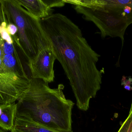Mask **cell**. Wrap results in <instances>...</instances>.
Here are the masks:
<instances>
[{
  "label": "cell",
  "instance_id": "6da1fadb",
  "mask_svg": "<svg viewBox=\"0 0 132 132\" xmlns=\"http://www.w3.org/2000/svg\"><path fill=\"white\" fill-rule=\"evenodd\" d=\"M39 21L69 80L77 106L87 111L90 100L101 89L102 73L97 66L100 55L67 16L55 13Z\"/></svg>",
  "mask_w": 132,
  "mask_h": 132
},
{
  "label": "cell",
  "instance_id": "7a4b0ae2",
  "mask_svg": "<svg viewBox=\"0 0 132 132\" xmlns=\"http://www.w3.org/2000/svg\"><path fill=\"white\" fill-rule=\"evenodd\" d=\"M59 84L50 87L42 79L32 78L29 86L18 100L16 117L55 131H72V110L74 103L66 99Z\"/></svg>",
  "mask_w": 132,
  "mask_h": 132
},
{
  "label": "cell",
  "instance_id": "3957f363",
  "mask_svg": "<svg viewBox=\"0 0 132 132\" xmlns=\"http://www.w3.org/2000/svg\"><path fill=\"white\" fill-rule=\"evenodd\" d=\"M0 2L8 19L17 27L19 46L29 65L41 50L51 46L50 42L39 21L16 0H0Z\"/></svg>",
  "mask_w": 132,
  "mask_h": 132
},
{
  "label": "cell",
  "instance_id": "277c9868",
  "mask_svg": "<svg viewBox=\"0 0 132 132\" xmlns=\"http://www.w3.org/2000/svg\"><path fill=\"white\" fill-rule=\"evenodd\" d=\"M29 81L19 80L8 72L3 63L0 43V104L14 103L29 86Z\"/></svg>",
  "mask_w": 132,
  "mask_h": 132
},
{
  "label": "cell",
  "instance_id": "5b68a950",
  "mask_svg": "<svg viewBox=\"0 0 132 132\" xmlns=\"http://www.w3.org/2000/svg\"><path fill=\"white\" fill-rule=\"evenodd\" d=\"M56 59L52 46L41 50L29 66L32 78L42 79L48 83L53 82L55 78L53 67Z\"/></svg>",
  "mask_w": 132,
  "mask_h": 132
},
{
  "label": "cell",
  "instance_id": "8992f818",
  "mask_svg": "<svg viewBox=\"0 0 132 132\" xmlns=\"http://www.w3.org/2000/svg\"><path fill=\"white\" fill-rule=\"evenodd\" d=\"M34 18L39 20L47 18L52 14V9L49 7L43 0H16Z\"/></svg>",
  "mask_w": 132,
  "mask_h": 132
},
{
  "label": "cell",
  "instance_id": "52a82bcc",
  "mask_svg": "<svg viewBox=\"0 0 132 132\" xmlns=\"http://www.w3.org/2000/svg\"><path fill=\"white\" fill-rule=\"evenodd\" d=\"M17 103L0 104V128L4 131L13 129L17 115Z\"/></svg>",
  "mask_w": 132,
  "mask_h": 132
},
{
  "label": "cell",
  "instance_id": "ba28073f",
  "mask_svg": "<svg viewBox=\"0 0 132 132\" xmlns=\"http://www.w3.org/2000/svg\"><path fill=\"white\" fill-rule=\"evenodd\" d=\"M11 132H61L43 127L19 117H16L14 128Z\"/></svg>",
  "mask_w": 132,
  "mask_h": 132
},
{
  "label": "cell",
  "instance_id": "9c48e42d",
  "mask_svg": "<svg viewBox=\"0 0 132 132\" xmlns=\"http://www.w3.org/2000/svg\"><path fill=\"white\" fill-rule=\"evenodd\" d=\"M132 111H130L128 118L122 123L118 132H132Z\"/></svg>",
  "mask_w": 132,
  "mask_h": 132
},
{
  "label": "cell",
  "instance_id": "30bf717a",
  "mask_svg": "<svg viewBox=\"0 0 132 132\" xmlns=\"http://www.w3.org/2000/svg\"><path fill=\"white\" fill-rule=\"evenodd\" d=\"M43 1L51 9L53 7H63L66 3L64 1L60 0H43Z\"/></svg>",
  "mask_w": 132,
  "mask_h": 132
},
{
  "label": "cell",
  "instance_id": "8fae6325",
  "mask_svg": "<svg viewBox=\"0 0 132 132\" xmlns=\"http://www.w3.org/2000/svg\"><path fill=\"white\" fill-rule=\"evenodd\" d=\"M0 132H5V131L2 129H1L0 128Z\"/></svg>",
  "mask_w": 132,
  "mask_h": 132
},
{
  "label": "cell",
  "instance_id": "7c38bea8",
  "mask_svg": "<svg viewBox=\"0 0 132 132\" xmlns=\"http://www.w3.org/2000/svg\"><path fill=\"white\" fill-rule=\"evenodd\" d=\"M131 109H132V103H131Z\"/></svg>",
  "mask_w": 132,
  "mask_h": 132
}]
</instances>
